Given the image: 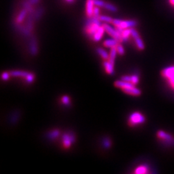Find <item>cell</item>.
I'll list each match as a JSON object with an SVG mask.
<instances>
[{
  "label": "cell",
  "instance_id": "6da1fadb",
  "mask_svg": "<svg viewBox=\"0 0 174 174\" xmlns=\"http://www.w3.org/2000/svg\"><path fill=\"white\" fill-rule=\"evenodd\" d=\"M116 27H119L123 29L132 28L138 25V21L135 20H121L119 19H114L112 23Z\"/></svg>",
  "mask_w": 174,
  "mask_h": 174
},
{
  "label": "cell",
  "instance_id": "7a4b0ae2",
  "mask_svg": "<svg viewBox=\"0 0 174 174\" xmlns=\"http://www.w3.org/2000/svg\"><path fill=\"white\" fill-rule=\"evenodd\" d=\"M157 138L162 143L169 146H174V138L168 133L162 130H159L157 133Z\"/></svg>",
  "mask_w": 174,
  "mask_h": 174
},
{
  "label": "cell",
  "instance_id": "3957f363",
  "mask_svg": "<svg viewBox=\"0 0 174 174\" xmlns=\"http://www.w3.org/2000/svg\"><path fill=\"white\" fill-rule=\"evenodd\" d=\"M145 117L140 112L132 113L129 117L128 123L130 126H136L144 123Z\"/></svg>",
  "mask_w": 174,
  "mask_h": 174
},
{
  "label": "cell",
  "instance_id": "277c9868",
  "mask_svg": "<svg viewBox=\"0 0 174 174\" xmlns=\"http://www.w3.org/2000/svg\"><path fill=\"white\" fill-rule=\"evenodd\" d=\"M162 75L168 79L170 87L174 89V66L165 68L162 71Z\"/></svg>",
  "mask_w": 174,
  "mask_h": 174
},
{
  "label": "cell",
  "instance_id": "5b68a950",
  "mask_svg": "<svg viewBox=\"0 0 174 174\" xmlns=\"http://www.w3.org/2000/svg\"><path fill=\"white\" fill-rule=\"evenodd\" d=\"M103 27H104L105 31L108 33V34H110L111 36L113 37V38H115L117 39L118 41H122V37L121 34L119 32H118V31L116 30V29L113 28L111 26H110L108 24L105 23L103 25Z\"/></svg>",
  "mask_w": 174,
  "mask_h": 174
},
{
  "label": "cell",
  "instance_id": "8992f818",
  "mask_svg": "<svg viewBox=\"0 0 174 174\" xmlns=\"http://www.w3.org/2000/svg\"><path fill=\"white\" fill-rule=\"evenodd\" d=\"M94 0H87L86 5V12L88 17L94 16Z\"/></svg>",
  "mask_w": 174,
  "mask_h": 174
},
{
  "label": "cell",
  "instance_id": "52a82bcc",
  "mask_svg": "<svg viewBox=\"0 0 174 174\" xmlns=\"http://www.w3.org/2000/svg\"><path fill=\"white\" fill-rule=\"evenodd\" d=\"M114 85L116 87L121 88L122 90L125 89V88H128L135 87V85L134 84H132V83L127 82V81H123V80L116 81V82H115V83H114Z\"/></svg>",
  "mask_w": 174,
  "mask_h": 174
},
{
  "label": "cell",
  "instance_id": "ba28073f",
  "mask_svg": "<svg viewBox=\"0 0 174 174\" xmlns=\"http://www.w3.org/2000/svg\"><path fill=\"white\" fill-rule=\"evenodd\" d=\"M74 141V137L72 135L64 134L63 136V144L65 148H69Z\"/></svg>",
  "mask_w": 174,
  "mask_h": 174
},
{
  "label": "cell",
  "instance_id": "9c48e42d",
  "mask_svg": "<svg viewBox=\"0 0 174 174\" xmlns=\"http://www.w3.org/2000/svg\"><path fill=\"white\" fill-rule=\"evenodd\" d=\"M105 31V29L103 26H100V27L98 28L97 31L95 32L94 36H92V39H93L95 41H99L101 40L102 38V37L104 34V32Z\"/></svg>",
  "mask_w": 174,
  "mask_h": 174
},
{
  "label": "cell",
  "instance_id": "30bf717a",
  "mask_svg": "<svg viewBox=\"0 0 174 174\" xmlns=\"http://www.w3.org/2000/svg\"><path fill=\"white\" fill-rule=\"evenodd\" d=\"M100 26L101 25L96 23H92L90 25L86 26V32L89 36H93Z\"/></svg>",
  "mask_w": 174,
  "mask_h": 174
},
{
  "label": "cell",
  "instance_id": "8fae6325",
  "mask_svg": "<svg viewBox=\"0 0 174 174\" xmlns=\"http://www.w3.org/2000/svg\"><path fill=\"white\" fill-rule=\"evenodd\" d=\"M123 91L128 94L132 95H135V96L140 95L141 93V90L139 89H138V88H135V87L125 88V89L123 90Z\"/></svg>",
  "mask_w": 174,
  "mask_h": 174
},
{
  "label": "cell",
  "instance_id": "7c38bea8",
  "mask_svg": "<svg viewBox=\"0 0 174 174\" xmlns=\"http://www.w3.org/2000/svg\"><path fill=\"white\" fill-rule=\"evenodd\" d=\"M119 43V41L117 39H116L115 38L113 39H106V41H105L104 43V45L106 47H108V48H112L114 47H116Z\"/></svg>",
  "mask_w": 174,
  "mask_h": 174
},
{
  "label": "cell",
  "instance_id": "4fadbf2b",
  "mask_svg": "<svg viewBox=\"0 0 174 174\" xmlns=\"http://www.w3.org/2000/svg\"><path fill=\"white\" fill-rule=\"evenodd\" d=\"M103 65H104L106 72L109 74H112L114 73V65L111 63L108 60L104 61L103 63Z\"/></svg>",
  "mask_w": 174,
  "mask_h": 174
},
{
  "label": "cell",
  "instance_id": "5bb4252c",
  "mask_svg": "<svg viewBox=\"0 0 174 174\" xmlns=\"http://www.w3.org/2000/svg\"><path fill=\"white\" fill-rule=\"evenodd\" d=\"M117 53V49H116V47L111 48L110 54H109L110 56H109L108 61L113 65H114V60H115V59H116Z\"/></svg>",
  "mask_w": 174,
  "mask_h": 174
},
{
  "label": "cell",
  "instance_id": "9a60e30c",
  "mask_svg": "<svg viewBox=\"0 0 174 174\" xmlns=\"http://www.w3.org/2000/svg\"><path fill=\"white\" fill-rule=\"evenodd\" d=\"M130 36H131V28L124 29V31L121 34L122 41H127V40H128L129 37Z\"/></svg>",
  "mask_w": 174,
  "mask_h": 174
},
{
  "label": "cell",
  "instance_id": "2e32d148",
  "mask_svg": "<svg viewBox=\"0 0 174 174\" xmlns=\"http://www.w3.org/2000/svg\"><path fill=\"white\" fill-rule=\"evenodd\" d=\"M28 11L26 10L25 9L22 10L20 13L19 14V15L17 16V18H16V22L17 23H20L21 22L23 21V20L25 19V17L27 16V14Z\"/></svg>",
  "mask_w": 174,
  "mask_h": 174
},
{
  "label": "cell",
  "instance_id": "e0dca14e",
  "mask_svg": "<svg viewBox=\"0 0 174 174\" xmlns=\"http://www.w3.org/2000/svg\"><path fill=\"white\" fill-rule=\"evenodd\" d=\"M10 74L14 77H22L25 78L28 74V73L24 71H12L10 72Z\"/></svg>",
  "mask_w": 174,
  "mask_h": 174
},
{
  "label": "cell",
  "instance_id": "ac0fdd59",
  "mask_svg": "<svg viewBox=\"0 0 174 174\" xmlns=\"http://www.w3.org/2000/svg\"><path fill=\"white\" fill-rule=\"evenodd\" d=\"M98 52L100 55H101V57L104 60L107 61V60H109L110 55L107 53V52H106L105 50L101 49V48H99V49H98Z\"/></svg>",
  "mask_w": 174,
  "mask_h": 174
},
{
  "label": "cell",
  "instance_id": "d6986e66",
  "mask_svg": "<svg viewBox=\"0 0 174 174\" xmlns=\"http://www.w3.org/2000/svg\"><path fill=\"white\" fill-rule=\"evenodd\" d=\"M135 39V42L137 47H138V49L139 50H143L144 49V45L143 43V41L142 39L140 38V36L137 37V38H134Z\"/></svg>",
  "mask_w": 174,
  "mask_h": 174
},
{
  "label": "cell",
  "instance_id": "ffe728a7",
  "mask_svg": "<svg viewBox=\"0 0 174 174\" xmlns=\"http://www.w3.org/2000/svg\"><path fill=\"white\" fill-rule=\"evenodd\" d=\"M148 168L146 166H140L137 168L135 170V173L137 174H143L146 173L148 172Z\"/></svg>",
  "mask_w": 174,
  "mask_h": 174
},
{
  "label": "cell",
  "instance_id": "44dd1931",
  "mask_svg": "<svg viewBox=\"0 0 174 174\" xmlns=\"http://www.w3.org/2000/svg\"><path fill=\"white\" fill-rule=\"evenodd\" d=\"M104 8L112 12H116L117 11V9L116 6H114L112 4H110V3H105Z\"/></svg>",
  "mask_w": 174,
  "mask_h": 174
},
{
  "label": "cell",
  "instance_id": "7402d4cb",
  "mask_svg": "<svg viewBox=\"0 0 174 174\" xmlns=\"http://www.w3.org/2000/svg\"><path fill=\"white\" fill-rule=\"evenodd\" d=\"M99 18L101 21L105 22V23H112V21H113V19L112 17L106 16H99Z\"/></svg>",
  "mask_w": 174,
  "mask_h": 174
},
{
  "label": "cell",
  "instance_id": "603a6c76",
  "mask_svg": "<svg viewBox=\"0 0 174 174\" xmlns=\"http://www.w3.org/2000/svg\"><path fill=\"white\" fill-rule=\"evenodd\" d=\"M116 49L117 53L119 55H123L124 54V49L121 45L120 44H118V45L116 46Z\"/></svg>",
  "mask_w": 174,
  "mask_h": 174
},
{
  "label": "cell",
  "instance_id": "cb8c5ba5",
  "mask_svg": "<svg viewBox=\"0 0 174 174\" xmlns=\"http://www.w3.org/2000/svg\"><path fill=\"white\" fill-rule=\"evenodd\" d=\"M94 5L99 7H104L105 2L103 0H94Z\"/></svg>",
  "mask_w": 174,
  "mask_h": 174
},
{
  "label": "cell",
  "instance_id": "d4e9b609",
  "mask_svg": "<svg viewBox=\"0 0 174 174\" xmlns=\"http://www.w3.org/2000/svg\"><path fill=\"white\" fill-rule=\"evenodd\" d=\"M139 78L138 76H137V75L131 76V83L132 84L135 85L136 84H138L139 83Z\"/></svg>",
  "mask_w": 174,
  "mask_h": 174
},
{
  "label": "cell",
  "instance_id": "484cf974",
  "mask_svg": "<svg viewBox=\"0 0 174 174\" xmlns=\"http://www.w3.org/2000/svg\"><path fill=\"white\" fill-rule=\"evenodd\" d=\"M34 74H30L28 73V74L27 75V76L25 77V79L27 81V82L28 83H32L33 81H34Z\"/></svg>",
  "mask_w": 174,
  "mask_h": 174
},
{
  "label": "cell",
  "instance_id": "4316f807",
  "mask_svg": "<svg viewBox=\"0 0 174 174\" xmlns=\"http://www.w3.org/2000/svg\"><path fill=\"white\" fill-rule=\"evenodd\" d=\"M59 134H60V132H59L58 130H54L51 133H50L49 137L50 138H56V137H58Z\"/></svg>",
  "mask_w": 174,
  "mask_h": 174
},
{
  "label": "cell",
  "instance_id": "83f0119b",
  "mask_svg": "<svg viewBox=\"0 0 174 174\" xmlns=\"http://www.w3.org/2000/svg\"><path fill=\"white\" fill-rule=\"evenodd\" d=\"M62 101H63V104L67 105H68L70 103V99L68 98V96H66V95H65L62 98Z\"/></svg>",
  "mask_w": 174,
  "mask_h": 174
},
{
  "label": "cell",
  "instance_id": "f1b7e54d",
  "mask_svg": "<svg viewBox=\"0 0 174 174\" xmlns=\"http://www.w3.org/2000/svg\"><path fill=\"white\" fill-rule=\"evenodd\" d=\"M43 9L42 8H40L37 12H36V14H35V18L36 19V18H39L41 16L42 14H43Z\"/></svg>",
  "mask_w": 174,
  "mask_h": 174
},
{
  "label": "cell",
  "instance_id": "f546056e",
  "mask_svg": "<svg viewBox=\"0 0 174 174\" xmlns=\"http://www.w3.org/2000/svg\"><path fill=\"white\" fill-rule=\"evenodd\" d=\"M98 6L96 7H94V16L95 17H99L100 11H99V9L98 8Z\"/></svg>",
  "mask_w": 174,
  "mask_h": 174
},
{
  "label": "cell",
  "instance_id": "4dcf8cb0",
  "mask_svg": "<svg viewBox=\"0 0 174 174\" xmlns=\"http://www.w3.org/2000/svg\"><path fill=\"white\" fill-rule=\"evenodd\" d=\"M10 75V74H9V73H7V72H3L2 74V75H1V77H2V79L3 80L6 81V80H7V79H8L9 78Z\"/></svg>",
  "mask_w": 174,
  "mask_h": 174
},
{
  "label": "cell",
  "instance_id": "1f68e13d",
  "mask_svg": "<svg viewBox=\"0 0 174 174\" xmlns=\"http://www.w3.org/2000/svg\"><path fill=\"white\" fill-rule=\"evenodd\" d=\"M121 80L124 81H127V82L131 83V76H124L121 77Z\"/></svg>",
  "mask_w": 174,
  "mask_h": 174
},
{
  "label": "cell",
  "instance_id": "d6a6232c",
  "mask_svg": "<svg viewBox=\"0 0 174 174\" xmlns=\"http://www.w3.org/2000/svg\"><path fill=\"white\" fill-rule=\"evenodd\" d=\"M40 0H28V2L31 3V4H36V3H38Z\"/></svg>",
  "mask_w": 174,
  "mask_h": 174
},
{
  "label": "cell",
  "instance_id": "836d02e7",
  "mask_svg": "<svg viewBox=\"0 0 174 174\" xmlns=\"http://www.w3.org/2000/svg\"><path fill=\"white\" fill-rule=\"evenodd\" d=\"M110 145V143L108 141V140L105 141V146L106 147H109Z\"/></svg>",
  "mask_w": 174,
  "mask_h": 174
},
{
  "label": "cell",
  "instance_id": "e575fe53",
  "mask_svg": "<svg viewBox=\"0 0 174 174\" xmlns=\"http://www.w3.org/2000/svg\"><path fill=\"white\" fill-rule=\"evenodd\" d=\"M170 3L174 6V0H170Z\"/></svg>",
  "mask_w": 174,
  "mask_h": 174
},
{
  "label": "cell",
  "instance_id": "d590c367",
  "mask_svg": "<svg viewBox=\"0 0 174 174\" xmlns=\"http://www.w3.org/2000/svg\"><path fill=\"white\" fill-rule=\"evenodd\" d=\"M65 1H66V2H68V3H71V2H72L74 0H65Z\"/></svg>",
  "mask_w": 174,
  "mask_h": 174
}]
</instances>
